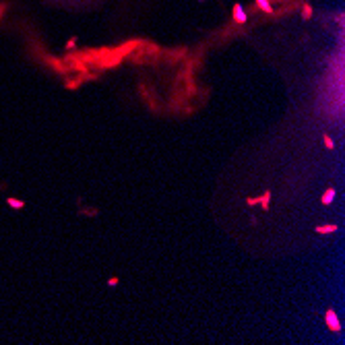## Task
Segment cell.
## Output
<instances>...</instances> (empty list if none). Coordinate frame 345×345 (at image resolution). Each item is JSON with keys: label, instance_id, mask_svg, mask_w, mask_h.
I'll return each instance as SVG.
<instances>
[{"label": "cell", "instance_id": "2", "mask_svg": "<svg viewBox=\"0 0 345 345\" xmlns=\"http://www.w3.org/2000/svg\"><path fill=\"white\" fill-rule=\"evenodd\" d=\"M333 199H335V190L333 188H329L327 192H325V197H323V205H329Z\"/></svg>", "mask_w": 345, "mask_h": 345}, {"label": "cell", "instance_id": "3", "mask_svg": "<svg viewBox=\"0 0 345 345\" xmlns=\"http://www.w3.org/2000/svg\"><path fill=\"white\" fill-rule=\"evenodd\" d=\"M318 234H329V232H335V225H327V227H316Z\"/></svg>", "mask_w": 345, "mask_h": 345}, {"label": "cell", "instance_id": "4", "mask_svg": "<svg viewBox=\"0 0 345 345\" xmlns=\"http://www.w3.org/2000/svg\"><path fill=\"white\" fill-rule=\"evenodd\" d=\"M325 143H327V147H329V149H333V145H335V143H333V141L329 139V136H325Z\"/></svg>", "mask_w": 345, "mask_h": 345}, {"label": "cell", "instance_id": "1", "mask_svg": "<svg viewBox=\"0 0 345 345\" xmlns=\"http://www.w3.org/2000/svg\"><path fill=\"white\" fill-rule=\"evenodd\" d=\"M327 323H329V327L333 329V331H339L341 327H339V320H337V316H335V312L333 310H329L327 312Z\"/></svg>", "mask_w": 345, "mask_h": 345}]
</instances>
